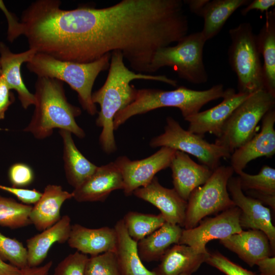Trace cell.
Segmentation results:
<instances>
[{"instance_id": "obj_25", "label": "cell", "mask_w": 275, "mask_h": 275, "mask_svg": "<svg viewBox=\"0 0 275 275\" xmlns=\"http://www.w3.org/2000/svg\"><path fill=\"white\" fill-rule=\"evenodd\" d=\"M63 143V160L68 183L74 188L83 183L95 171L97 166L87 159L75 146L71 133L59 130Z\"/></svg>"}, {"instance_id": "obj_41", "label": "cell", "mask_w": 275, "mask_h": 275, "mask_svg": "<svg viewBox=\"0 0 275 275\" xmlns=\"http://www.w3.org/2000/svg\"><path fill=\"white\" fill-rule=\"evenodd\" d=\"M52 265V261H50L42 266L34 267H27L22 269L20 275H48Z\"/></svg>"}, {"instance_id": "obj_7", "label": "cell", "mask_w": 275, "mask_h": 275, "mask_svg": "<svg viewBox=\"0 0 275 275\" xmlns=\"http://www.w3.org/2000/svg\"><path fill=\"white\" fill-rule=\"evenodd\" d=\"M274 106L275 96L264 89L251 93L233 111L214 144L232 153L254 136L259 121Z\"/></svg>"}, {"instance_id": "obj_45", "label": "cell", "mask_w": 275, "mask_h": 275, "mask_svg": "<svg viewBox=\"0 0 275 275\" xmlns=\"http://www.w3.org/2000/svg\"><path fill=\"white\" fill-rule=\"evenodd\" d=\"M2 75V73H1V66H0V77Z\"/></svg>"}, {"instance_id": "obj_32", "label": "cell", "mask_w": 275, "mask_h": 275, "mask_svg": "<svg viewBox=\"0 0 275 275\" xmlns=\"http://www.w3.org/2000/svg\"><path fill=\"white\" fill-rule=\"evenodd\" d=\"M0 258L22 269L28 267V252L22 243L0 232Z\"/></svg>"}, {"instance_id": "obj_30", "label": "cell", "mask_w": 275, "mask_h": 275, "mask_svg": "<svg viewBox=\"0 0 275 275\" xmlns=\"http://www.w3.org/2000/svg\"><path fill=\"white\" fill-rule=\"evenodd\" d=\"M129 236L137 242L159 229L164 223L162 215L129 211L122 218Z\"/></svg>"}, {"instance_id": "obj_21", "label": "cell", "mask_w": 275, "mask_h": 275, "mask_svg": "<svg viewBox=\"0 0 275 275\" xmlns=\"http://www.w3.org/2000/svg\"><path fill=\"white\" fill-rule=\"evenodd\" d=\"M209 255L208 251H199L185 244H175L166 251L153 270L158 275L192 274L206 262Z\"/></svg>"}, {"instance_id": "obj_16", "label": "cell", "mask_w": 275, "mask_h": 275, "mask_svg": "<svg viewBox=\"0 0 275 275\" xmlns=\"http://www.w3.org/2000/svg\"><path fill=\"white\" fill-rule=\"evenodd\" d=\"M121 172L114 161L97 167L93 174L72 192L78 202H103L114 190L123 189Z\"/></svg>"}, {"instance_id": "obj_38", "label": "cell", "mask_w": 275, "mask_h": 275, "mask_svg": "<svg viewBox=\"0 0 275 275\" xmlns=\"http://www.w3.org/2000/svg\"><path fill=\"white\" fill-rule=\"evenodd\" d=\"M7 85L4 77H0V120L3 119L5 113L15 99Z\"/></svg>"}, {"instance_id": "obj_15", "label": "cell", "mask_w": 275, "mask_h": 275, "mask_svg": "<svg viewBox=\"0 0 275 275\" xmlns=\"http://www.w3.org/2000/svg\"><path fill=\"white\" fill-rule=\"evenodd\" d=\"M132 194L158 208L166 222L183 226L187 201L174 188L162 186L156 176L147 185L135 189Z\"/></svg>"}, {"instance_id": "obj_8", "label": "cell", "mask_w": 275, "mask_h": 275, "mask_svg": "<svg viewBox=\"0 0 275 275\" xmlns=\"http://www.w3.org/2000/svg\"><path fill=\"white\" fill-rule=\"evenodd\" d=\"M234 172L231 166H219L204 184L192 191L187 201L184 229L194 228L207 215L235 206L227 189Z\"/></svg>"}, {"instance_id": "obj_31", "label": "cell", "mask_w": 275, "mask_h": 275, "mask_svg": "<svg viewBox=\"0 0 275 275\" xmlns=\"http://www.w3.org/2000/svg\"><path fill=\"white\" fill-rule=\"evenodd\" d=\"M32 209L30 205L0 196V226L17 229L32 224L30 217Z\"/></svg>"}, {"instance_id": "obj_24", "label": "cell", "mask_w": 275, "mask_h": 275, "mask_svg": "<svg viewBox=\"0 0 275 275\" xmlns=\"http://www.w3.org/2000/svg\"><path fill=\"white\" fill-rule=\"evenodd\" d=\"M256 36L257 46L263 59L264 88L275 96V9L265 12V20Z\"/></svg>"}, {"instance_id": "obj_23", "label": "cell", "mask_w": 275, "mask_h": 275, "mask_svg": "<svg viewBox=\"0 0 275 275\" xmlns=\"http://www.w3.org/2000/svg\"><path fill=\"white\" fill-rule=\"evenodd\" d=\"M72 193L64 190L60 185L49 184L44 188L39 201L31 211L32 224L40 231H42L60 219V210L63 203L73 198Z\"/></svg>"}, {"instance_id": "obj_18", "label": "cell", "mask_w": 275, "mask_h": 275, "mask_svg": "<svg viewBox=\"0 0 275 275\" xmlns=\"http://www.w3.org/2000/svg\"><path fill=\"white\" fill-rule=\"evenodd\" d=\"M67 242L70 247L82 254L94 256L116 252L117 236L114 227L91 229L75 224L71 226Z\"/></svg>"}, {"instance_id": "obj_37", "label": "cell", "mask_w": 275, "mask_h": 275, "mask_svg": "<svg viewBox=\"0 0 275 275\" xmlns=\"http://www.w3.org/2000/svg\"><path fill=\"white\" fill-rule=\"evenodd\" d=\"M0 189L12 194L23 204H35L41 198L42 193L35 189H29L0 185Z\"/></svg>"}, {"instance_id": "obj_35", "label": "cell", "mask_w": 275, "mask_h": 275, "mask_svg": "<svg viewBox=\"0 0 275 275\" xmlns=\"http://www.w3.org/2000/svg\"><path fill=\"white\" fill-rule=\"evenodd\" d=\"M206 262L226 275H257L217 252L210 253Z\"/></svg>"}, {"instance_id": "obj_39", "label": "cell", "mask_w": 275, "mask_h": 275, "mask_svg": "<svg viewBox=\"0 0 275 275\" xmlns=\"http://www.w3.org/2000/svg\"><path fill=\"white\" fill-rule=\"evenodd\" d=\"M274 5V0L251 1L246 7L241 10V14L243 16H245L249 12L253 10H258L262 13L266 12Z\"/></svg>"}, {"instance_id": "obj_42", "label": "cell", "mask_w": 275, "mask_h": 275, "mask_svg": "<svg viewBox=\"0 0 275 275\" xmlns=\"http://www.w3.org/2000/svg\"><path fill=\"white\" fill-rule=\"evenodd\" d=\"M209 0H184L183 3L188 5L190 11L201 17L204 8Z\"/></svg>"}, {"instance_id": "obj_28", "label": "cell", "mask_w": 275, "mask_h": 275, "mask_svg": "<svg viewBox=\"0 0 275 275\" xmlns=\"http://www.w3.org/2000/svg\"><path fill=\"white\" fill-rule=\"evenodd\" d=\"M242 191L248 196L265 203L275 210V169L264 165L258 174L251 175L243 171L237 173Z\"/></svg>"}, {"instance_id": "obj_34", "label": "cell", "mask_w": 275, "mask_h": 275, "mask_svg": "<svg viewBox=\"0 0 275 275\" xmlns=\"http://www.w3.org/2000/svg\"><path fill=\"white\" fill-rule=\"evenodd\" d=\"M88 257L78 251L68 255L57 265L53 275H84Z\"/></svg>"}, {"instance_id": "obj_33", "label": "cell", "mask_w": 275, "mask_h": 275, "mask_svg": "<svg viewBox=\"0 0 275 275\" xmlns=\"http://www.w3.org/2000/svg\"><path fill=\"white\" fill-rule=\"evenodd\" d=\"M84 275H122L115 252L88 257Z\"/></svg>"}, {"instance_id": "obj_5", "label": "cell", "mask_w": 275, "mask_h": 275, "mask_svg": "<svg viewBox=\"0 0 275 275\" xmlns=\"http://www.w3.org/2000/svg\"><path fill=\"white\" fill-rule=\"evenodd\" d=\"M229 34L228 61L237 77L238 92L251 94L264 89L260 54L252 25L242 22Z\"/></svg>"}, {"instance_id": "obj_17", "label": "cell", "mask_w": 275, "mask_h": 275, "mask_svg": "<svg viewBox=\"0 0 275 275\" xmlns=\"http://www.w3.org/2000/svg\"><path fill=\"white\" fill-rule=\"evenodd\" d=\"M172 172L174 189L185 201L192 191L204 184L211 176L213 171L203 164H199L188 155L176 151L170 167Z\"/></svg>"}, {"instance_id": "obj_36", "label": "cell", "mask_w": 275, "mask_h": 275, "mask_svg": "<svg viewBox=\"0 0 275 275\" xmlns=\"http://www.w3.org/2000/svg\"><path fill=\"white\" fill-rule=\"evenodd\" d=\"M8 178L13 187L22 188L30 185L35 176L33 169L29 165L18 162L10 167Z\"/></svg>"}, {"instance_id": "obj_4", "label": "cell", "mask_w": 275, "mask_h": 275, "mask_svg": "<svg viewBox=\"0 0 275 275\" xmlns=\"http://www.w3.org/2000/svg\"><path fill=\"white\" fill-rule=\"evenodd\" d=\"M111 53L88 63L57 60L46 54L36 53L26 63L28 70L38 77H47L68 84L78 95L82 108L90 115L97 113L92 100V88L100 73L109 68Z\"/></svg>"}, {"instance_id": "obj_26", "label": "cell", "mask_w": 275, "mask_h": 275, "mask_svg": "<svg viewBox=\"0 0 275 275\" xmlns=\"http://www.w3.org/2000/svg\"><path fill=\"white\" fill-rule=\"evenodd\" d=\"M114 228L117 236L115 253L122 275H158L144 266L138 253V242L128 235L122 219Z\"/></svg>"}, {"instance_id": "obj_29", "label": "cell", "mask_w": 275, "mask_h": 275, "mask_svg": "<svg viewBox=\"0 0 275 275\" xmlns=\"http://www.w3.org/2000/svg\"><path fill=\"white\" fill-rule=\"evenodd\" d=\"M250 0L209 1L203 10L202 17L204 25L201 31L206 41L216 36L230 16L239 7L246 6Z\"/></svg>"}, {"instance_id": "obj_9", "label": "cell", "mask_w": 275, "mask_h": 275, "mask_svg": "<svg viewBox=\"0 0 275 275\" xmlns=\"http://www.w3.org/2000/svg\"><path fill=\"white\" fill-rule=\"evenodd\" d=\"M152 148L166 147L196 157L212 171L219 165L222 158H229L231 153L226 148L211 144L204 137L184 129L173 118H166L163 133L153 138L150 142Z\"/></svg>"}, {"instance_id": "obj_12", "label": "cell", "mask_w": 275, "mask_h": 275, "mask_svg": "<svg viewBox=\"0 0 275 275\" xmlns=\"http://www.w3.org/2000/svg\"><path fill=\"white\" fill-rule=\"evenodd\" d=\"M227 189L235 205L240 209L239 224L241 228L263 232L269 239L274 255L275 228L271 222L270 209L258 200L244 195L238 177L230 178Z\"/></svg>"}, {"instance_id": "obj_20", "label": "cell", "mask_w": 275, "mask_h": 275, "mask_svg": "<svg viewBox=\"0 0 275 275\" xmlns=\"http://www.w3.org/2000/svg\"><path fill=\"white\" fill-rule=\"evenodd\" d=\"M219 242L250 266L273 254L267 236L259 230H242L219 240Z\"/></svg>"}, {"instance_id": "obj_27", "label": "cell", "mask_w": 275, "mask_h": 275, "mask_svg": "<svg viewBox=\"0 0 275 275\" xmlns=\"http://www.w3.org/2000/svg\"><path fill=\"white\" fill-rule=\"evenodd\" d=\"M183 229L179 225L164 223L159 229L138 242L142 261L160 260L173 244H178Z\"/></svg>"}, {"instance_id": "obj_6", "label": "cell", "mask_w": 275, "mask_h": 275, "mask_svg": "<svg viewBox=\"0 0 275 275\" xmlns=\"http://www.w3.org/2000/svg\"><path fill=\"white\" fill-rule=\"evenodd\" d=\"M206 41L201 32L186 35L174 46L156 51L150 66V73L165 66L171 67L178 76L193 84L205 83L208 79L203 62Z\"/></svg>"}, {"instance_id": "obj_22", "label": "cell", "mask_w": 275, "mask_h": 275, "mask_svg": "<svg viewBox=\"0 0 275 275\" xmlns=\"http://www.w3.org/2000/svg\"><path fill=\"white\" fill-rule=\"evenodd\" d=\"M71 219L65 215L55 224L26 241L28 264L30 267L39 266L46 258L51 246L68 241L71 229Z\"/></svg>"}, {"instance_id": "obj_2", "label": "cell", "mask_w": 275, "mask_h": 275, "mask_svg": "<svg viewBox=\"0 0 275 275\" xmlns=\"http://www.w3.org/2000/svg\"><path fill=\"white\" fill-rule=\"evenodd\" d=\"M35 88V109L23 131L31 132L40 140L50 136L55 128L67 130L79 138H84L85 133L75 121L81 114V109L68 101L63 82L38 77Z\"/></svg>"}, {"instance_id": "obj_1", "label": "cell", "mask_w": 275, "mask_h": 275, "mask_svg": "<svg viewBox=\"0 0 275 275\" xmlns=\"http://www.w3.org/2000/svg\"><path fill=\"white\" fill-rule=\"evenodd\" d=\"M136 79L160 81L174 87L177 84L176 80L165 75H152L131 71L125 66L123 56L120 51L112 52L105 81L92 94L93 102L100 106L96 124L102 128L99 143L106 154H111L117 150L114 133V118L118 112L134 100L137 89L130 83Z\"/></svg>"}, {"instance_id": "obj_43", "label": "cell", "mask_w": 275, "mask_h": 275, "mask_svg": "<svg viewBox=\"0 0 275 275\" xmlns=\"http://www.w3.org/2000/svg\"><path fill=\"white\" fill-rule=\"evenodd\" d=\"M21 270L0 258V275H20Z\"/></svg>"}, {"instance_id": "obj_44", "label": "cell", "mask_w": 275, "mask_h": 275, "mask_svg": "<svg viewBox=\"0 0 275 275\" xmlns=\"http://www.w3.org/2000/svg\"><path fill=\"white\" fill-rule=\"evenodd\" d=\"M192 274L191 273H181L179 275H191Z\"/></svg>"}, {"instance_id": "obj_40", "label": "cell", "mask_w": 275, "mask_h": 275, "mask_svg": "<svg viewBox=\"0 0 275 275\" xmlns=\"http://www.w3.org/2000/svg\"><path fill=\"white\" fill-rule=\"evenodd\" d=\"M260 275H275V257L271 256L264 258L256 264Z\"/></svg>"}, {"instance_id": "obj_19", "label": "cell", "mask_w": 275, "mask_h": 275, "mask_svg": "<svg viewBox=\"0 0 275 275\" xmlns=\"http://www.w3.org/2000/svg\"><path fill=\"white\" fill-rule=\"evenodd\" d=\"M36 53L32 49L19 53L12 52L9 48L0 42V66L2 76L10 90H14L22 107L26 109L34 105L35 98L25 86L21 76L20 68L23 63L29 62Z\"/></svg>"}, {"instance_id": "obj_13", "label": "cell", "mask_w": 275, "mask_h": 275, "mask_svg": "<svg viewBox=\"0 0 275 275\" xmlns=\"http://www.w3.org/2000/svg\"><path fill=\"white\" fill-rule=\"evenodd\" d=\"M250 94L236 92L233 88L225 90L223 99L218 104L185 119L189 123L188 130L203 137L208 132L218 137L225 123L233 111Z\"/></svg>"}, {"instance_id": "obj_3", "label": "cell", "mask_w": 275, "mask_h": 275, "mask_svg": "<svg viewBox=\"0 0 275 275\" xmlns=\"http://www.w3.org/2000/svg\"><path fill=\"white\" fill-rule=\"evenodd\" d=\"M224 91L222 84L215 85L203 91L183 86L171 91L153 88L137 89L134 100L115 116L114 130L134 116L164 107L179 108L185 120L199 112L207 103L223 98Z\"/></svg>"}, {"instance_id": "obj_11", "label": "cell", "mask_w": 275, "mask_h": 275, "mask_svg": "<svg viewBox=\"0 0 275 275\" xmlns=\"http://www.w3.org/2000/svg\"><path fill=\"white\" fill-rule=\"evenodd\" d=\"M176 151L161 147L151 156L141 160H131L125 156L118 157L114 162L122 175L125 195H132L137 188L149 184L157 173L169 167Z\"/></svg>"}, {"instance_id": "obj_14", "label": "cell", "mask_w": 275, "mask_h": 275, "mask_svg": "<svg viewBox=\"0 0 275 275\" xmlns=\"http://www.w3.org/2000/svg\"><path fill=\"white\" fill-rule=\"evenodd\" d=\"M261 121L260 132L231 153V166L237 174L251 160L263 156L271 157L275 153L274 108L267 112Z\"/></svg>"}, {"instance_id": "obj_10", "label": "cell", "mask_w": 275, "mask_h": 275, "mask_svg": "<svg viewBox=\"0 0 275 275\" xmlns=\"http://www.w3.org/2000/svg\"><path fill=\"white\" fill-rule=\"evenodd\" d=\"M240 213V209L235 206L214 217L201 220L199 226L183 229L178 244L199 251H207L206 244L210 240H221L242 231L239 224Z\"/></svg>"}]
</instances>
